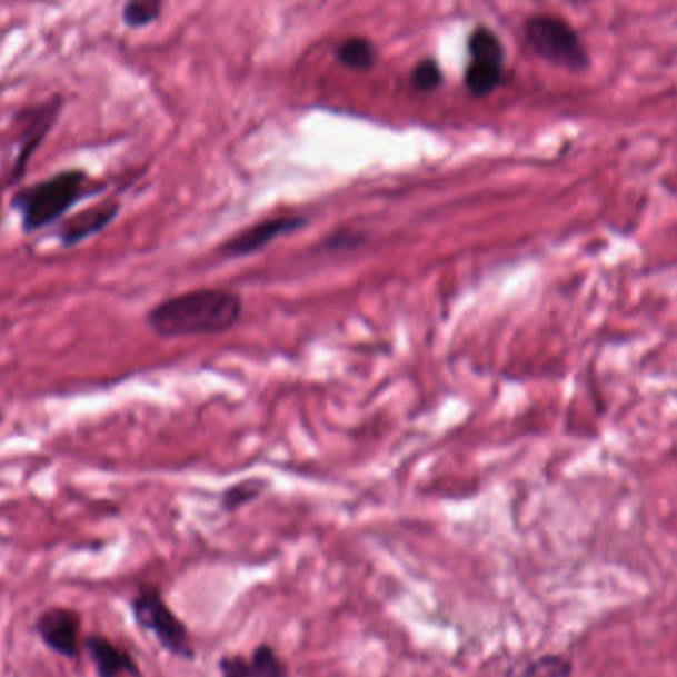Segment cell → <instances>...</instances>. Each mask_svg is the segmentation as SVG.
<instances>
[{
	"mask_svg": "<svg viewBox=\"0 0 677 677\" xmlns=\"http://www.w3.org/2000/svg\"><path fill=\"white\" fill-rule=\"evenodd\" d=\"M242 309V299L230 289H192L159 301L147 311L145 323L163 339L218 335L238 323Z\"/></svg>",
	"mask_w": 677,
	"mask_h": 677,
	"instance_id": "cell-1",
	"label": "cell"
},
{
	"mask_svg": "<svg viewBox=\"0 0 677 677\" xmlns=\"http://www.w3.org/2000/svg\"><path fill=\"white\" fill-rule=\"evenodd\" d=\"M103 185L91 181L82 169H66L14 192L10 207L19 212L24 235H37L62 222L83 199L98 195Z\"/></svg>",
	"mask_w": 677,
	"mask_h": 677,
	"instance_id": "cell-2",
	"label": "cell"
},
{
	"mask_svg": "<svg viewBox=\"0 0 677 677\" xmlns=\"http://www.w3.org/2000/svg\"><path fill=\"white\" fill-rule=\"evenodd\" d=\"M525 37L535 54L545 62L565 68L569 72H585L588 68L587 46L577 30L555 17H534L525 22Z\"/></svg>",
	"mask_w": 677,
	"mask_h": 677,
	"instance_id": "cell-3",
	"label": "cell"
},
{
	"mask_svg": "<svg viewBox=\"0 0 677 677\" xmlns=\"http://www.w3.org/2000/svg\"><path fill=\"white\" fill-rule=\"evenodd\" d=\"M131 608H133L137 624L147 633L153 634L155 640L159 641L165 650L171 651L175 656H181V658H195L187 626L165 603L159 588H141L133 598Z\"/></svg>",
	"mask_w": 677,
	"mask_h": 677,
	"instance_id": "cell-4",
	"label": "cell"
},
{
	"mask_svg": "<svg viewBox=\"0 0 677 677\" xmlns=\"http://www.w3.org/2000/svg\"><path fill=\"white\" fill-rule=\"evenodd\" d=\"M82 616L70 608H50L40 615L37 633L50 650L73 658L80 651Z\"/></svg>",
	"mask_w": 677,
	"mask_h": 677,
	"instance_id": "cell-5",
	"label": "cell"
},
{
	"mask_svg": "<svg viewBox=\"0 0 677 677\" xmlns=\"http://www.w3.org/2000/svg\"><path fill=\"white\" fill-rule=\"evenodd\" d=\"M303 225H306V218L301 217L266 218L262 222L248 226L246 230H240L238 235L228 238L220 248V252L230 258L248 256V253L258 252L260 248L270 245L271 240H276L280 236L296 232Z\"/></svg>",
	"mask_w": 677,
	"mask_h": 677,
	"instance_id": "cell-6",
	"label": "cell"
},
{
	"mask_svg": "<svg viewBox=\"0 0 677 677\" xmlns=\"http://www.w3.org/2000/svg\"><path fill=\"white\" fill-rule=\"evenodd\" d=\"M119 210L121 205L116 200H109L76 212L73 217L66 218L62 225L58 226V242L62 248L83 245L86 240L101 235L108 226L113 225L119 217Z\"/></svg>",
	"mask_w": 677,
	"mask_h": 677,
	"instance_id": "cell-7",
	"label": "cell"
},
{
	"mask_svg": "<svg viewBox=\"0 0 677 677\" xmlns=\"http://www.w3.org/2000/svg\"><path fill=\"white\" fill-rule=\"evenodd\" d=\"M27 116L28 123L22 131V136H20L19 151L14 157L7 185H17L27 175L28 163H30L32 155L37 153V149L44 141L50 127L54 126L56 116H58V100L54 103H44L40 108L30 109V111H27Z\"/></svg>",
	"mask_w": 677,
	"mask_h": 677,
	"instance_id": "cell-8",
	"label": "cell"
},
{
	"mask_svg": "<svg viewBox=\"0 0 677 677\" xmlns=\"http://www.w3.org/2000/svg\"><path fill=\"white\" fill-rule=\"evenodd\" d=\"M86 648L90 651L93 666L98 669L100 677H119L123 674L139 676L136 659L129 656V651L119 648L118 644L108 640L106 636H88Z\"/></svg>",
	"mask_w": 677,
	"mask_h": 677,
	"instance_id": "cell-9",
	"label": "cell"
},
{
	"mask_svg": "<svg viewBox=\"0 0 677 677\" xmlns=\"http://www.w3.org/2000/svg\"><path fill=\"white\" fill-rule=\"evenodd\" d=\"M501 76H504V66L471 60L468 72H466V83L471 93L489 96L501 83Z\"/></svg>",
	"mask_w": 677,
	"mask_h": 677,
	"instance_id": "cell-10",
	"label": "cell"
},
{
	"mask_svg": "<svg viewBox=\"0 0 677 677\" xmlns=\"http://www.w3.org/2000/svg\"><path fill=\"white\" fill-rule=\"evenodd\" d=\"M470 54L471 60L478 62L499 63L504 66V46L499 42V38L488 30V28H478L470 37Z\"/></svg>",
	"mask_w": 677,
	"mask_h": 677,
	"instance_id": "cell-11",
	"label": "cell"
},
{
	"mask_svg": "<svg viewBox=\"0 0 677 677\" xmlns=\"http://www.w3.org/2000/svg\"><path fill=\"white\" fill-rule=\"evenodd\" d=\"M339 60L352 70H369L375 63V48L365 38H349L339 46Z\"/></svg>",
	"mask_w": 677,
	"mask_h": 677,
	"instance_id": "cell-12",
	"label": "cell"
},
{
	"mask_svg": "<svg viewBox=\"0 0 677 677\" xmlns=\"http://www.w3.org/2000/svg\"><path fill=\"white\" fill-rule=\"evenodd\" d=\"M163 7V0H129L123 9L127 27L141 28L151 24Z\"/></svg>",
	"mask_w": 677,
	"mask_h": 677,
	"instance_id": "cell-13",
	"label": "cell"
},
{
	"mask_svg": "<svg viewBox=\"0 0 677 677\" xmlns=\"http://www.w3.org/2000/svg\"><path fill=\"white\" fill-rule=\"evenodd\" d=\"M266 486L268 484L263 479H246V481H240V484H236V486L226 491L225 497H222V506H225V509H230V511L246 506V504L253 501L256 497H260Z\"/></svg>",
	"mask_w": 677,
	"mask_h": 677,
	"instance_id": "cell-14",
	"label": "cell"
},
{
	"mask_svg": "<svg viewBox=\"0 0 677 677\" xmlns=\"http://www.w3.org/2000/svg\"><path fill=\"white\" fill-rule=\"evenodd\" d=\"M250 659L260 677H288V666L276 651L271 650L270 646H258Z\"/></svg>",
	"mask_w": 677,
	"mask_h": 677,
	"instance_id": "cell-15",
	"label": "cell"
},
{
	"mask_svg": "<svg viewBox=\"0 0 677 677\" xmlns=\"http://www.w3.org/2000/svg\"><path fill=\"white\" fill-rule=\"evenodd\" d=\"M412 83L416 90L432 91L442 83V72L434 60H425L412 70Z\"/></svg>",
	"mask_w": 677,
	"mask_h": 677,
	"instance_id": "cell-16",
	"label": "cell"
},
{
	"mask_svg": "<svg viewBox=\"0 0 677 677\" xmlns=\"http://www.w3.org/2000/svg\"><path fill=\"white\" fill-rule=\"evenodd\" d=\"M567 676V661L559 658H541L534 661L531 666L517 677H565Z\"/></svg>",
	"mask_w": 677,
	"mask_h": 677,
	"instance_id": "cell-17",
	"label": "cell"
},
{
	"mask_svg": "<svg viewBox=\"0 0 677 677\" xmlns=\"http://www.w3.org/2000/svg\"><path fill=\"white\" fill-rule=\"evenodd\" d=\"M218 668L222 677H260L252 659L242 656H225Z\"/></svg>",
	"mask_w": 677,
	"mask_h": 677,
	"instance_id": "cell-18",
	"label": "cell"
}]
</instances>
